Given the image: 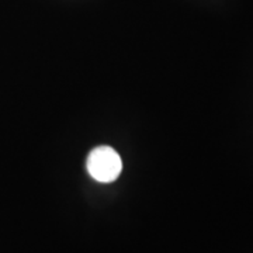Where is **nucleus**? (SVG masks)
I'll return each instance as SVG.
<instances>
[{"mask_svg": "<svg viewBox=\"0 0 253 253\" xmlns=\"http://www.w3.org/2000/svg\"><path fill=\"white\" fill-rule=\"evenodd\" d=\"M86 168L94 180L111 183L118 179L123 170V162L116 149L110 146H97L87 156Z\"/></svg>", "mask_w": 253, "mask_h": 253, "instance_id": "obj_1", "label": "nucleus"}]
</instances>
